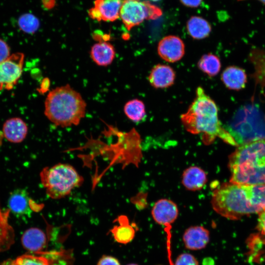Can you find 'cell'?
Here are the masks:
<instances>
[{
	"instance_id": "35",
	"label": "cell",
	"mask_w": 265,
	"mask_h": 265,
	"mask_svg": "<svg viewBox=\"0 0 265 265\" xmlns=\"http://www.w3.org/2000/svg\"><path fill=\"white\" fill-rule=\"evenodd\" d=\"M151 0V1H159L160 0Z\"/></svg>"
},
{
	"instance_id": "12",
	"label": "cell",
	"mask_w": 265,
	"mask_h": 265,
	"mask_svg": "<svg viewBox=\"0 0 265 265\" xmlns=\"http://www.w3.org/2000/svg\"><path fill=\"white\" fill-rule=\"evenodd\" d=\"M33 201L25 189L18 188L11 192L8 200L9 210L18 215L30 214L33 210Z\"/></svg>"
},
{
	"instance_id": "11",
	"label": "cell",
	"mask_w": 265,
	"mask_h": 265,
	"mask_svg": "<svg viewBox=\"0 0 265 265\" xmlns=\"http://www.w3.org/2000/svg\"><path fill=\"white\" fill-rule=\"evenodd\" d=\"M122 0H96L94 7L88 11L89 16L98 21L113 22L120 16Z\"/></svg>"
},
{
	"instance_id": "7",
	"label": "cell",
	"mask_w": 265,
	"mask_h": 265,
	"mask_svg": "<svg viewBox=\"0 0 265 265\" xmlns=\"http://www.w3.org/2000/svg\"><path fill=\"white\" fill-rule=\"evenodd\" d=\"M161 10L148 1L123 0L119 16L127 30L142 23L145 20H156L162 15Z\"/></svg>"
},
{
	"instance_id": "27",
	"label": "cell",
	"mask_w": 265,
	"mask_h": 265,
	"mask_svg": "<svg viewBox=\"0 0 265 265\" xmlns=\"http://www.w3.org/2000/svg\"><path fill=\"white\" fill-rule=\"evenodd\" d=\"M174 265H199L197 259L191 254L185 253L176 259Z\"/></svg>"
},
{
	"instance_id": "6",
	"label": "cell",
	"mask_w": 265,
	"mask_h": 265,
	"mask_svg": "<svg viewBox=\"0 0 265 265\" xmlns=\"http://www.w3.org/2000/svg\"><path fill=\"white\" fill-rule=\"evenodd\" d=\"M245 108L237 113L226 131L237 145L265 138V124L257 112Z\"/></svg>"
},
{
	"instance_id": "8",
	"label": "cell",
	"mask_w": 265,
	"mask_h": 265,
	"mask_svg": "<svg viewBox=\"0 0 265 265\" xmlns=\"http://www.w3.org/2000/svg\"><path fill=\"white\" fill-rule=\"evenodd\" d=\"M151 214L155 221L158 224L163 226L167 234V251L169 262L170 265L173 262L171 258V229L172 224L177 219L179 215L177 205L173 201L168 199H160L154 205Z\"/></svg>"
},
{
	"instance_id": "17",
	"label": "cell",
	"mask_w": 265,
	"mask_h": 265,
	"mask_svg": "<svg viewBox=\"0 0 265 265\" xmlns=\"http://www.w3.org/2000/svg\"><path fill=\"white\" fill-rule=\"evenodd\" d=\"M114 46L106 41H100L91 48L90 54L92 60L100 66H107L111 64L115 57Z\"/></svg>"
},
{
	"instance_id": "22",
	"label": "cell",
	"mask_w": 265,
	"mask_h": 265,
	"mask_svg": "<svg viewBox=\"0 0 265 265\" xmlns=\"http://www.w3.org/2000/svg\"><path fill=\"white\" fill-rule=\"evenodd\" d=\"M186 29L189 35L195 39H202L207 37L211 31V26L204 18L192 16L187 21Z\"/></svg>"
},
{
	"instance_id": "13",
	"label": "cell",
	"mask_w": 265,
	"mask_h": 265,
	"mask_svg": "<svg viewBox=\"0 0 265 265\" xmlns=\"http://www.w3.org/2000/svg\"><path fill=\"white\" fill-rule=\"evenodd\" d=\"M183 240L186 248L189 250L202 249L209 242L210 233L203 226H191L184 232Z\"/></svg>"
},
{
	"instance_id": "28",
	"label": "cell",
	"mask_w": 265,
	"mask_h": 265,
	"mask_svg": "<svg viewBox=\"0 0 265 265\" xmlns=\"http://www.w3.org/2000/svg\"><path fill=\"white\" fill-rule=\"evenodd\" d=\"M10 49L7 43L0 39V62L4 61L10 56Z\"/></svg>"
},
{
	"instance_id": "34",
	"label": "cell",
	"mask_w": 265,
	"mask_h": 265,
	"mask_svg": "<svg viewBox=\"0 0 265 265\" xmlns=\"http://www.w3.org/2000/svg\"><path fill=\"white\" fill-rule=\"evenodd\" d=\"M263 3L264 4H265V0H258Z\"/></svg>"
},
{
	"instance_id": "3",
	"label": "cell",
	"mask_w": 265,
	"mask_h": 265,
	"mask_svg": "<svg viewBox=\"0 0 265 265\" xmlns=\"http://www.w3.org/2000/svg\"><path fill=\"white\" fill-rule=\"evenodd\" d=\"M232 183L265 185V138L239 145L230 156Z\"/></svg>"
},
{
	"instance_id": "15",
	"label": "cell",
	"mask_w": 265,
	"mask_h": 265,
	"mask_svg": "<svg viewBox=\"0 0 265 265\" xmlns=\"http://www.w3.org/2000/svg\"><path fill=\"white\" fill-rule=\"evenodd\" d=\"M4 137L8 141L19 143L26 138L28 132L26 124L19 117L11 118L7 120L2 128Z\"/></svg>"
},
{
	"instance_id": "24",
	"label": "cell",
	"mask_w": 265,
	"mask_h": 265,
	"mask_svg": "<svg viewBox=\"0 0 265 265\" xmlns=\"http://www.w3.org/2000/svg\"><path fill=\"white\" fill-rule=\"evenodd\" d=\"M198 66L203 73L210 77L216 76L221 69L219 58L214 54L209 53L203 55L198 62Z\"/></svg>"
},
{
	"instance_id": "29",
	"label": "cell",
	"mask_w": 265,
	"mask_h": 265,
	"mask_svg": "<svg viewBox=\"0 0 265 265\" xmlns=\"http://www.w3.org/2000/svg\"><path fill=\"white\" fill-rule=\"evenodd\" d=\"M258 228L261 234L263 241L265 244V210L260 213Z\"/></svg>"
},
{
	"instance_id": "23",
	"label": "cell",
	"mask_w": 265,
	"mask_h": 265,
	"mask_svg": "<svg viewBox=\"0 0 265 265\" xmlns=\"http://www.w3.org/2000/svg\"><path fill=\"white\" fill-rule=\"evenodd\" d=\"M124 111L130 120L135 123L141 122L146 116L143 102L136 99L127 102L124 106Z\"/></svg>"
},
{
	"instance_id": "32",
	"label": "cell",
	"mask_w": 265,
	"mask_h": 265,
	"mask_svg": "<svg viewBox=\"0 0 265 265\" xmlns=\"http://www.w3.org/2000/svg\"><path fill=\"white\" fill-rule=\"evenodd\" d=\"M50 81L48 78H44L40 86V88L38 89V91L41 94H43L45 92L48 91L50 87Z\"/></svg>"
},
{
	"instance_id": "10",
	"label": "cell",
	"mask_w": 265,
	"mask_h": 265,
	"mask_svg": "<svg viewBox=\"0 0 265 265\" xmlns=\"http://www.w3.org/2000/svg\"><path fill=\"white\" fill-rule=\"evenodd\" d=\"M185 44L183 40L175 35H168L162 38L158 46L159 56L169 62L180 60L185 54Z\"/></svg>"
},
{
	"instance_id": "19",
	"label": "cell",
	"mask_w": 265,
	"mask_h": 265,
	"mask_svg": "<svg viewBox=\"0 0 265 265\" xmlns=\"http://www.w3.org/2000/svg\"><path fill=\"white\" fill-rule=\"evenodd\" d=\"M46 242L45 233L37 228L27 229L22 237L23 246L25 249L31 252H40L45 248Z\"/></svg>"
},
{
	"instance_id": "21",
	"label": "cell",
	"mask_w": 265,
	"mask_h": 265,
	"mask_svg": "<svg viewBox=\"0 0 265 265\" xmlns=\"http://www.w3.org/2000/svg\"><path fill=\"white\" fill-rule=\"evenodd\" d=\"M118 225L114 226L111 232L114 239L122 244H127L134 238L135 230L129 223L128 217L125 215H120L116 220Z\"/></svg>"
},
{
	"instance_id": "5",
	"label": "cell",
	"mask_w": 265,
	"mask_h": 265,
	"mask_svg": "<svg viewBox=\"0 0 265 265\" xmlns=\"http://www.w3.org/2000/svg\"><path fill=\"white\" fill-rule=\"evenodd\" d=\"M40 177L46 194L53 199L66 197L84 182L83 177L68 163H58L45 167L41 171Z\"/></svg>"
},
{
	"instance_id": "1",
	"label": "cell",
	"mask_w": 265,
	"mask_h": 265,
	"mask_svg": "<svg viewBox=\"0 0 265 265\" xmlns=\"http://www.w3.org/2000/svg\"><path fill=\"white\" fill-rule=\"evenodd\" d=\"M211 204L221 216L238 219L265 210V185L223 183L212 191Z\"/></svg>"
},
{
	"instance_id": "20",
	"label": "cell",
	"mask_w": 265,
	"mask_h": 265,
	"mask_svg": "<svg viewBox=\"0 0 265 265\" xmlns=\"http://www.w3.org/2000/svg\"><path fill=\"white\" fill-rule=\"evenodd\" d=\"M10 211H3L0 205V253L9 249L15 241V233L8 221Z\"/></svg>"
},
{
	"instance_id": "9",
	"label": "cell",
	"mask_w": 265,
	"mask_h": 265,
	"mask_svg": "<svg viewBox=\"0 0 265 265\" xmlns=\"http://www.w3.org/2000/svg\"><path fill=\"white\" fill-rule=\"evenodd\" d=\"M24 59L23 53H17L0 62V91L10 90L17 84L22 74Z\"/></svg>"
},
{
	"instance_id": "2",
	"label": "cell",
	"mask_w": 265,
	"mask_h": 265,
	"mask_svg": "<svg viewBox=\"0 0 265 265\" xmlns=\"http://www.w3.org/2000/svg\"><path fill=\"white\" fill-rule=\"evenodd\" d=\"M181 120L187 132L201 134L202 141L207 145L219 137L227 143L237 146L232 136L222 127L216 104L201 87L196 89L195 98L186 112L181 115Z\"/></svg>"
},
{
	"instance_id": "36",
	"label": "cell",
	"mask_w": 265,
	"mask_h": 265,
	"mask_svg": "<svg viewBox=\"0 0 265 265\" xmlns=\"http://www.w3.org/2000/svg\"><path fill=\"white\" fill-rule=\"evenodd\" d=\"M137 265V264H129V265Z\"/></svg>"
},
{
	"instance_id": "33",
	"label": "cell",
	"mask_w": 265,
	"mask_h": 265,
	"mask_svg": "<svg viewBox=\"0 0 265 265\" xmlns=\"http://www.w3.org/2000/svg\"><path fill=\"white\" fill-rule=\"evenodd\" d=\"M0 265H17L15 260L8 259L0 264Z\"/></svg>"
},
{
	"instance_id": "14",
	"label": "cell",
	"mask_w": 265,
	"mask_h": 265,
	"mask_svg": "<svg viewBox=\"0 0 265 265\" xmlns=\"http://www.w3.org/2000/svg\"><path fill=\"white\" fill-rule=\"evenodd\" d=\"M175 73L172 67L165 64H157L151 70L148 77L150 84L155 88H167L173 84Z\"/></svg>"
},
{
	"instance_id": "26",
	"label": "cell",
	"mask_w": 265,
	"mask_h": 265,
	"mask_svg": "<svg viewBox=\"0 0 265 265\" xmlns=\"http://www.w3.org/2000/svg\"><path fill=\"white\" fill-rule=\"evenodd\" d=\"M17 265H50L45 257L25 254L15 260Z\"/></svg>"
},
{
	"instance_id": "16",
	"label": "cell",
	"mask_w": 265,
	"mask_h": 265,
	"mask_svg": "<svg viewBox=\"0 0 265 265\" xmlns=\"http://www.w3.org/2000/svg\"><path fill=\"white\" fill-rule=\"evenodd\" d=\"M207 182V176L201 168L192 166L186 168L183 172L182 183L184 186L190 191L201 190Z\"/></svg>"
},
{
	"instance_id": "25",
	"label": "cell",
	"mask_w": 265,
	"mask_h": 265,
	"mask_svg": "<svg viewBox=\"0 0 265 265\" xmlns=\"http://www.w3.org/2000/svg\"><path fill=\"white\" fill-rule=\"evenodd\" d=\"M20 29L26 33H33L39 26L38 19L31 14H24L21 15L18 21Z\"/></svg>"
},
{
	"instance_id": "18",
	"label": "cell",
	"mask_w": 265,
	"mask_h": 265,
	"mask_svg": "<svg viewBox=\"0 0 265 265\" xmlns=\"http://www.w3.org/2000/svg\"><path fill=\"white\" fill-rule=\"evenodd\" d=\"M221 80L227 88L238 90L245 87L247 76L243 69L237 66H231L223 71Z\"/></svg>"
},
{
	"instance_id": "31",
	"label": "cell",
	"mask_w": 265,
	"mask_h": 265,
	"mask_svg": "<svg viewBox=\"0 0 265 265\" xmlns=\"http://www.w3.org/2000/svg\"><path fill=\"white\" fill-rule=\"evenodd\" d=\"M181 3L190 7H197L199 6L203 0H180Z\"/></svg>"
},
{
	"instance_id": "4",
	"label": "cell",
	"mask_w": 265,
	"mask_h": 265,
	"mask_svg": "<svg viewBox=\"0 0 265 265\" xmlns=\"http://www.w3.org/2000/svg\"><path fill=\"white\" fill-rule=\"evenodd\" d=\"M86 103L69 84L50 91L45 102L44 114L55 125L62 128L78 125L85 115Z\"/></svg>"
},
{
	"instance_id": "30",
	"label": "cell",
	"mask_w": 265,
	"mask_h": 265,
	"mask_svg": "<svg viewBox=\"0 0 265 265\" xmlns=\"http://www.w3.org/2000/svg\"><path fill=\"white\" fill-rule=\"evenodd\" d=\"M97 265H120L118 261L115 258L108 256L102 257Z\"/></svg>"
}]
</instances>
